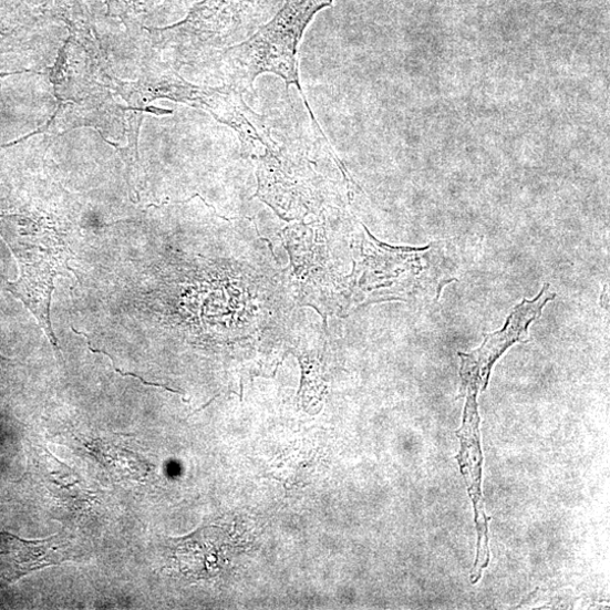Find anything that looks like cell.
I'll list each match as a JSON object with an SVG mask.
<instances>
[{
	"mask_svg": "<svg viewBox=\"0 0 610 610\" xmlns=\"http://www.w3.org/2000/svg\"><path fill=\"white\" fill-rule=\"evenodd\" d=\"M0 236L20 263V280L8 283V290L34 314L54 348L50 304L54 279L71 268L72 255L68 234L43 217L0 216Z\"/></svg>",
	"mask_w": 610,
	"mask_h": 610,
	"instance_id": "6da1fadb",
	"label": "cell"
},
{
	"mask_svg": "<svg viewBox=\"0 0 610 610\" xmlns=\"http://www.w3.org/2000/svg\"><path fill=\"white\" fill-rule=\"evenodd\" d=\"M334 0H286L272 19L246 41L226 53L235 87L252 90L262 74L281 77L288 89L297 86L317 132L319 125L303 93L298 62V46L314 15L331 7Z\"/></svg>",
	"mask_w": 610,
	"mask_h": 610,
	"instance_id": "7a4b0ae2",
	"label": "cell"
},
{
	"mask_svg": "<svg viewBox=\"0 0 610 610\" xmlns=\"http://www.w3.org/2000/svg\"><path fill=\"white\" fill-rule=\"evenodd\" d=\"M280 0H204L168 31L182 41L213 45L244 42L271 20Z\"/></svg>",
	"mask_w": 610,
	"mask_h": 610,
	"instance_id": "3957f363",
	"label": "cell"
},
{
	"mask_svg": "<svg viewBox=\"0 0 610 610\" xmlns=\"http://www.w3.org/2000/svg\"><path fill=\"white\" fill-rule=\"evenodd\" d=\"M554 299L556 293H552L550 287L546 285L534 300L525 299L518 304L508 317L506 325L487 335L479 349L469 354L459 353L466 411H477V396L486 390L494 363L516 343L528 341L530 324L541 316L546 304Z\"/></svg>",
	"mask_w": 610,
	"mask_h": 610,
	"instance_id": "277c9868",
	"label": "cell"
},
{
	"mask_svg": "<svg viewBox=\"0 0 610 610\" xmlns=\"http://www.w3.org/2000/svg\"><path fill=\"white\" fill-rule=\"evenodd\" d=\"M60 536L44 540H24L9 533H0V588L29 573L63 562Z\"/></svg>",
	"mask_w": 610,
	"mask_h": 610,
	"instance_id": "5b68a950",
	"label": "cell"
}]
</instances>
